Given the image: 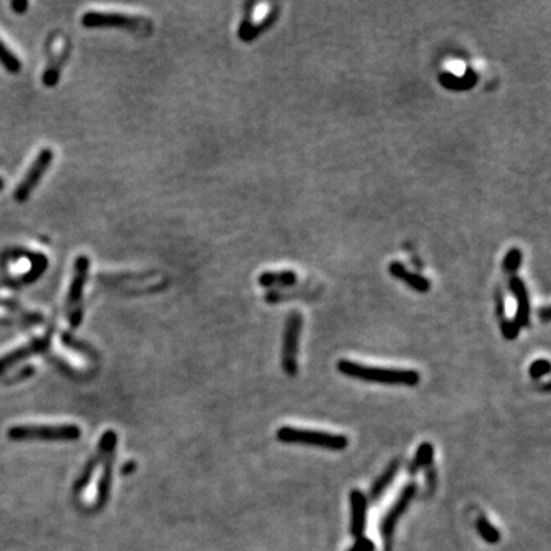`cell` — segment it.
<instances>
[{
	"mask_svg": "<svg viewBox=\"0 0 551 551\" xmlns=\"http://www.w3.org/2000/svg\"><path fill=\"white\" fill-rule=\"evenodd\" d=\"M337 369L340 374L366 383L386 385V386H406V387H414L420 383V374L412 369L378 368L351 360H340L337 363Z\"/></svg>",
	"mask_w": 551,
	"mask_h": 551,
	"instance_id": "obj_1",
	"label": "cell"
},
{
	"mask_svg": "<svg viewBox=\"0 0 551 551\" xmlns=\"http://www.w3.org/2000/svg\"><path fill=\"white\" fill-rule=\"evenodd\" d=\"M276 438L285 442V444H299L308 447H319L332 452H340L348 447V438L337 433L308 430L300 428H291V426H282L276 432Z\"/></svg>",
	"mask_w": 551,
	"mask_h": 551,
	"instance_id": "obj_2",
	"label": "cell"
},
{
	"mask_svg": "<svg viewBox=\"0 0 551 551\" xmlns=\"http://www.w3.org/2000/svg\"><path fill=\"white\" fill-rule=\"evenodd\" d=\"M8 437L15 441L22 440H77L80 428L74 424H23L8 430Z\"/></svg>",
	"mask_w": 551,
	"mask_h": 551,
	"instance_id": "obj_3",
	"label": "cell"
},
{
	"mask_svg": "<svg viewBox=\"0 0 551 551\" xmlns=\"http://www.w3.org/2000/svg\"><path fill=\"white\" fill-rule=\"evenodd\" d=\"M89 258L79 256L74 265V276L68 294V317L71 327H79L83 319V290L89 276Z\"/></svg>",
	"mask_w": 551,
	"mask_h": 551,
	"instance_id": "obj_4",
	"label": "cell"
},
{
	"mask_svg": "<svg viewBox=\"0 0 551 551\" xmlns=\"http://www.w3.org/2000/svg\"><path fill=\"white\" fill-rule=\"evenodd\" d=\"M302 328H304V317H302V314L299 311L290 313L285 325L281 359L285 374L290 377L297 374V354L300 346Z\"/></svg>",
	"mask_w": 551,
	"mask_h": 551,
	"instance_id": "obj_5",
	"label": "cell"
},
{
	"mask_svg": "<svg viewBox=\"0 0 551 551\" xmlns=\"http://www.w3.org/2000/svg\"><path fill=\"white\" fill-rule=\"evenodd\" d=\"M83 26L86 28H116L127 31H141L150 25L149 20L138 15H129L123 13H104L88 11L82 17Z\"/></svg>",
	"mask_w": 551,
	"mask_h": 551,
	"instance_id": "obj_6",
	"label": "cell"
},
{
	"mask_svg": "<svg viewBox=\"0 0 551 551\" xmlns=\"http://www.w3.org/2000/svg\"><path fill=\"white\" fill-rule=\"evenodd\" d=\"M52 160H54V152L49 149V147H46V149L40 150V153L37 155L36 160L33 161V164H31V167L28 169L26 175L23 176V180L20 181L17 189L14 192V199L17 201V203H25V201L29 198L31 193H33V190L38 185V183L42 181L46 170H48L49 166L52 164Z\"/></svg>",
	"mask_w": 551,
	"mask_h": 551,
	"instance_id": "obj_7",
	"label": "cell"
},
{
	"mask_svg": "<svg viewBox=\"0 0 551 551\" xmlns=\"http://www.w3.org/2000/svg\"><path fill=\"white\" fill-rule=\"evenodd\" d=\"M415 493H417V486L414 483L408 484L401 490V493L397 498V501H395L392 509L387 511L386 516L383 518L382 525H380V533H382V536L385 539L386 551H391V544H392L395 527H397V522L400 521V518L405 515V511L408 510L410 501L414 499Z\"/></svg>",
	"mask_w": 551,
	"mask_h": 551,
	"instance_id": "obj_8",
	"label": "cell"
},
{
	"mask_svg": "<svg viewBox=\"0 0 551 551\" xmlns=\"http://www.w3.org/2000/svg\"><path fill=\"white\" fill-rule=\"evenodd\" d=\"M509 286L516 300V313L513 322L518 325L519 329L530 327V297L524 281L519 276L513 274L510 276Z\"/></svg>",
	"mask_w": 551,
	"mask_h": 551,
	"instance_id": "obj_9",
	"label": "cell"
},
{
	"mask_svg": "<svg viewBox=\"0 0 551 551\" xmlns=\"http://www.w3.org/2000/svg\"><path fill=\"white\" fill-rule=\"evenodd\" d=\"M349 504H351V534L359 539L364 536L368 519V498L359 488H352L349 493Z\"/></svg>",
	"mask_w": 551,
	"mask_h": 551,
	"instance_id": "obj_10",
	"label": "cell"
},
{
	"mask_svg": "<svg viewBox=\"0 0 551 551\" xmlns=\"http://www.w3.org/2000/svg\"><path fill=\"white\" fill-rule=\"evenodd\" d=\"M49 340H51V331L46 332L43 337L33 339V340L29 341V343L23 345V346H20L17 349H14V351H11L10 354H6L5 357H2V359H0V372H5L6 369H10L13 364L19 363L20 360L26 359V357H29V355L43 351V349L48 346Z\"/></svg>",
	"mask_w": 551,
	"mask_h": 551,
	"instance_id": "obj_11",
	"label": "cell"
},
{
	"mask_svg": "<svg viewBox=\"0 0 551 551\" xmlns=\"http://www.w3.org/2000/svg\"><path fill=\"white\" fill-rule=\"evenodd\" d=\"M389 274L398 281L405 282L409 288H412L418 293H428L430 290V281L421 274L410 273V271L403 265L401 262H392L389 263Z\"/></svg>",
	"mask_w": 551,
	"mask_h": 551,
	"instance_id": "obj_12",
	"label": "cell"
},
{
	"mask_svg": "<svg viewBox=\"0 0 551 551\" xmlns=\"http://www.w3.org/2000/svg\"><path fill=\"white\" fill-rule=\"evenodd\" d=\"M259 284L263 288H288L299 284V276L294 271H265L259 276Z\"/></svg>",
	"mask_w": 551,
	"mask_h": 551,
	"instance_id": "obj_13",
	"label": "cell"
},
{
	"mask_svg": "<svg viewBox=\"0 0 551 551\" xmlns=\"http://www.w3.org/2000/svg\"><path fill=\"white\" fill-rule=\"evenodd\" d=\"M496 316H498V320L501 325V332L502 336L507 340H515L519 336V328L518 325L507 319V311H506V299H504V293L496 291Z\"/></svg>",
	"mask_w": 551,
	"mask_h": 551,
	"instance_id": "obj_14",
	"label": "cell"
},
{
	"mask_svg": "<svg viewBox=\"0 0 551 551\" xmlns=\"http://www.w3.org/2000/svg\"><path fill=\"white\" fill-rule=\"evenodd\" d=\"M277 15H279V14H277V8L274 6V8H273V11L268 13V14L265 15V19H263L262 22H259V23H251L250 26L239 29V31H238L239 38H240V40H242V42H251V40H254V38L258 37L259 34H262L263 31H267L268 28H271V25H273V23L276 22Z\"/></svg>",
	"mask_w": 551,
	"mask_h": 551,
	"instance_id": "obj_15",
	"label": "cell"
},
{
	"mask_svg": "<svg viewBox=\"0 0 551 551\" xmlns=\"http://www.w3.org/2000/svg\"><path fill=\"white\" fill-rule=\"evenodd\" d=\"M398 469H400V461L398 460H395L389 465H387V469L382 473V475L377 478L374 486H372V488H371L372 499H378L380 496L385 493L386 488L392 484V481L395 479V476H397Z\"/></svg>",
	"mask_w": 551,
	"mask_h": 551,
	"instance_id": "obj_16",
	"label": "cell"
},
{
	"mask_svg": "<svg viewBox=\"0 0 551 551\" xmlns=\"http://www.w3.org/2000/svg\"><path fill=\"white\" fill-rule=\"evenodd\" d=\"M114 453V452H112ZM112 453H109L106 456V464H104V470L102 473V476L98 479V484H97V490L94 492L95 495V499H97V506H102V504L106 501L107 498V493H109V486H111V476H112Z\"/></svg>",
	"mask_w": 551,
	"mask_h": 551,
	"instance_id": "obj_17",
	"label": "cell"
},
{
	"mask_svg": "<svg viewBox=\"0 0 551 551\" xmlns=\"http://www.w3.org/2000/svg\"><path fill=\"white\" fill-rule=\"evenodd\" d=\"M476 80H478V75L473 71H467V74H465L463 79H460V77H455L453 74H450V72L440 77V82L444 84L446 88L455 89V91L469 89V88L473 86V84L476 83Z\"/></svg>",
	"mask_w": 551,
	"mask_h": 551,
	"instance_id": "obj_18",
	"label": "cell"
},
{
	"mask_svg": "<svg viewBox=\"0 0 551 551\" xmlns=\"http://www.w3.org/2000/svg\"><path fill=\"white\" fill-rule=\"evenodd\" d=\"M433 461V446L430 442H423V444L418 447L415 458L412 464H410V473H417L420 469H428L429 465H432Z\"/></svg>",
	"mask_w": 551,
	"mask_h": 551,
	"instance_id": "obj_19",
	"label": "cell"
},
{
	"mask_svg": "<svg viewBox=\"0 0 551 551\" xmlns=\"http://www.w3.org/2000/svg\"><path fill=\"white\" fill-rule=\"evenodd\" d=\"M0 65L11 74H17L22 69V61L10 48H8L2 38H0Z\"/></svg>",
	"mask_w": 551,
	"mask_h": 551,
	"instance_id": "obj_20",
	"label": "cell"
},
{
	"mask_svg": "<svg viewBox=\"0 0 551 551\" xmlns=\"http://www.w3.org/2000/svg\"><path fill=\"white\" fill-rule=\"evenodd\" d=\"M309 294H314V296H317L316 291H309V290H296V291L273 290V291H268L265 294V300L268 302V304H277V302L290 300V299H306V297H309Z\"/></svg>",
	"mask_w": 551,
	"mask_h": 551,
	"instance_id": "obj_21",
	"label": "cell"
},
{
	"mask_svg": "<svg viewBox=\"0 0 551 551\" xmlns=\"http://www.w3.org/2000/svg\"><path fill=\"white\" fill-rule=\"evenodd\" d=\"M476 530L479 533V536L483 538L487 544H498L499 539H501V534L499 531L496 530V527L488 521L486 516H481L478 521H476Z\"/></svg>",
	"mask_w": 551,
	"mask_h": 551,
	"instance_id": "obj_22",
	"label": "cell"
},
{
	"mask_svg": "<svg viewBox=\"0 0 551 551\" xmlns=\"http://www.w3.org/2000/svg\"><path fill=\"white\" fill-rule=\"evenodd\" d=\"M522 262V251L519 248H511V250L506 254V259H504V270L507 271L510 276L516 274V271L521 267Z\"/></svg>",
	"mask_w": 551,
	"mask_h": 551,
	"instance_id": "obj_23",
	"label": "cell"
},
{
	"mask_svg": "<svg viewBox=\"0 0 551 551\" xmlns=\"http://www.w3.org/2000/svg\"><path fill=\"white\" fill-rule=\"evenodd\" d=\"M548 372H550V362L548 360L539 359V360L531 363V366H530L531 378H534V380L542 378L544 375H547Z\"/></svg>",
	"mask_w": 551,
	"mask_h": 551,
	"instance_id": "obj_24",
	"label": "cell"
},
{
	"mask_svg": "<svg viewBox=\"0 0 551 551\" xmlns=\"http://www.w3.org/2000/svg\"><path fill=\"white\" fill-rule=\"evenodd\" d=\"M349 551H375V544L369 538L362 536L355 541V544L349 548Z\"/></svg>",
	"mask_w": 551,
	"mask_h": 551,
	"instance_id": "obj_25",
	"label": "cell"
},
{
	"mask_svg": "<svg viewBox=\"0 0 551 551\" xmlns=\"http://www.w3.org/2000/svg\"><path fill=\"white\" fill-rule=\"evenodd\" d=\"M11 6H13V10H15V13L22 14L28 8V2H13Z\"/></svg>",
	"mask_w": 551,
	"mask_h": 551,
	"instance_id": "obj_26",
	"label": "cell"
},
{
	"mask_svg": "<svg viewBox=\"0 0 551 551\" xmlns=\"http://www.w3.org/2000/svg\"><path fill=\"white\" fill-rule=\"evenodd\" d=\"M541 314H542V319H544V322H548V319H550V306L542 308Z\"/></svg>",
	"mask_w": 551,
	"mask_h": 551,
	"instance_id": "obj_27",
	"label": "cell"
},
{
	"mask_svg": "<svg viewBox=\"0 0 551 551\" xmlns=\"http://www.w3.org/2000/svg\"><path fill=\"white\" fill-rule=\"evenodd\" d=\"M2 189H3V180L0 178V190H2Z\"/></svg>",
	"mask_w": 551,
	"mask_h": 551,
	"instance_id": "obj_28",
	"label": "cell"
}]
</instances>
